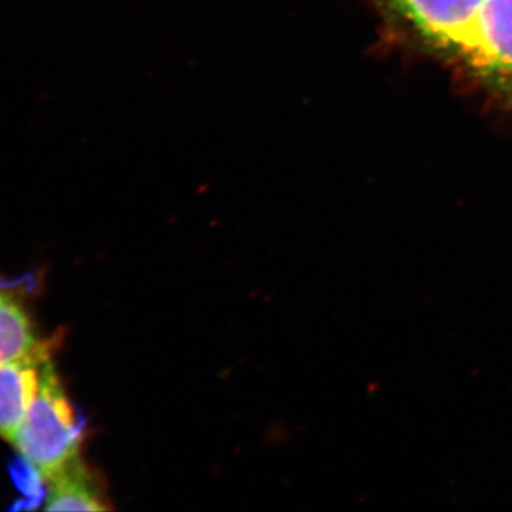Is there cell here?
I'll return each instance as SVG.
<instances>
[{
  "instance_id": "6",
  "label": "cell",
  "mask_w": 512,
  "mask_h": 512,
  "mask_svg": "<svg viewBox=\"0 0 512 512\" xmlns=\"http://www.w3.org/2000/svg\"><path fill=\"white\" fill-rule=\"evenodd\" d=\"M45 343L36 338L32 320L22 305L0 291V363L33 355Z\"/></svg>"
},
{
  "instance_id": "1",
  "label": "cell",
  "mask_w": 512,
  "mask_h": 512,
  "mask_svg": "<svg viewBox=\"0 0 512 512\" xmlns=\"http://www.w3.org/2000/svg\"><path fill=\"white\" fill-rule=\"evenodd\" d=\"M83 437V420L67 399L52 360H46L35 402L12 444L46 483L79 456Z\"/></svg>"
},
{
  "instance_id": "4",
  "label": "cell",
  "mask_w": 512,
  "mask_h": 512,
  "mask_svg": "<svg viewBox=\"0 0 512 512\" xmlns=\"http://www.w3.org/2000/svg\"><path fill=\"white\" fill-rule=\"evenodd\" d=\"M52 348L46 342L37 352L0 363V437L13 443L39 390L40 373Z\"/></svg>"
},
{
  "instance_id": "2",
  "label": "cell",
  "mask_w": 512,
  "mask_h": 512,
  "mask_svg": "<svg viewBox=\"0 0 512 512\" xmlns=\"http://www.w3.org/2000/svg\"><path fill=\"white\" fill-rule=\"evenodd\" d=\"M434 50L468 59L484 0H377Z\"/></svg>"
},
{
  "instance_id": "5",
  "label": "cell",
  "mask_w": 512,
  "mask_h": 512,
  "mask_svg": "<svg viewBox=\"0 0 512 512\" xmlns=\"http://www.w3.org/2000/svg\"><path fill=\"white\" fill-rule=\"evenodd\" d=\"M47 511H109L113 508L103 478L80 456L56 471L46 481Z\"/></svg>"
},
{
  "instance_id": "3",
  "label": "cell",
  "mask_w": 512,
  "mask_h": 512,
  "mask_svg": "<svg viewBox=\"0 0 512 512\" xmlns=\"http://www.w3.org/2000/svg\"><path fill=\"white\" fill-rule=\"evenodd\" d=\"M467 63L485 86L512 99V0H484Z\"/></svg>"
}]
</instances>
